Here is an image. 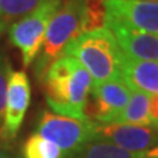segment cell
I'll use <instances>...</instances> for the list:
<instances>
[{"label": "cell", "mask_w": 158, "mask_h": 158, "mask_svg": "<svg viewBox=\"0 0 158 158\" xmlns=\"http://www.w3.org/2000/svg\"><path fill=\"white\" fill-rule=\"evenodd\" d=\"M106 8L103 0H63L59 11L48 27L42 46L33 62L38 81L49 66L63 54L69 42L79 34L104 27Z\"/></svg>", "instance_id": "obj_1"}, {"label": "cell", "mask_w": 158, "mask_h": 158, "mask_svg": "<svg viewBox=\"0 0 158 158\" xmlns=\"http://www.w3.org/2000/svg\"><path fill=\"white\" fill-rule=\"evenodd\" d=\"M94 81L75 58L62 54L46 70L42 78L46 103L61 116L88 118L86 113Z\"/></svg>", "instance_id": "obj_2"}, {"label": "cell", "mask_w": 158, "mask_h": 158, "mask_svg": "<svg viewBox=\"0 0 158 158\" xmlns=\"http://www.w3.org/2000/svg\"><path fill=\"white\" fill-rule=\"evenodd\" d=\"M63 54L75 58L88 71L94 83L121 77L124 53L106 27L79 34L66 45Z\"/></svg>", "instance_id": "obj_3"}, {"label": "cell", "mask_w": 158, "mask_h": 158, "mask_svg": "<svg viewBox=\"0 0 158 158\" xmlns=\"http://www.w3.org/2000/svg\"><path fill=\"white\" fill-rule=\"evenodd\" d=\"M62 3L63 0H45L37 9L9 25V41L21 52L24 67L34 62L42 46L49 24L59 11Z\"/></svg>", "instance_id": "obj_4"}, {"label": "cell", "mask_w": 158, "mask_h": 158, "mask_svg": "<svg viewBox=\"0 0 158 158\" xmlns=\"http://www.w3.org/2000/svg\"><path fill=\"white\" fill-rule=\"evenodd\" d=\"M36 133L61 148L66 157H77L88 142L94 141L95 121L90 117L79 120L44 111Z\"/></svg>", "instance_id": "obj_5"}, {"label": "cell", "mask_w": 158, "mask_h": 158, "mask_svg": "<svg viewBox=\"0 0 158 158\" xmlns=\"http://www.w3.org/2000/svg\"><path fill=\"white\" fill-rule=\"evenodd\" d=\"M131 94L132 88L123 77L94 83L90 94L94 98L91 120L100 124L115 123L127 108Z\"/></svg>", "instance_id": "obj_6"}, {"label": "cell", "mask_w": 158, "mask_h": 158, "mask_svg": "<svg viewBox=\"0 0 158 158\" xmlns=\"http://www.w3.org/2000/svg\"><path fill=\"white\" fill-rule=\"evenodd\" d=\"M106 17L158 36V0H103Z\"/></svg>", "instance_id": "obj_7"}, {"label": "cell", "mask_w": 158, "mask_h": 158, "mask_svg": "<svg viewBox=\"0 0 158 158\" xmlns=\"http://www.w3.org/2000/svg\"><path fill=\"white\" fill-rule=\"evenodd\" d=\"M94 141H107L129 152L145 153L158 148V131L140 125L95 121Z\"/></svg>", "instance_id": "obj_8"}, {"label": "cell", "mask_w": 158, "mask_h": 158, "mask_svg": "<svg viewBox=\"0 0 158 158\" xmlns=\"http://www.w3.org/2000/svg\"><path fill=\"white\" fill-rule=\"evenodd\" d=\"M31 103V83L27 73L12 71L8 79L6 112L0 128V137L13 140L20 131Z\"/></svg>", "instance_id": "obj_9"}, {"label": "cell", "mask_w": 158, "mask_h": 158, "mask_svg": "<svg viewBox=\"0 0 158 158\" xmlns=\"http://www.w3.org/2000/svg\"><path fill=\"white\" fill-rule=\"evenodd\" d=\"M104 27L113 33L118 46L128 57L158 62V36L129 28L108 17H106Z\"/></svg>", "instance_id": "obj_10"}, {"label": "cell", "mask_w": 158, "mask_h": 158, "mask_svg": "<svg viewBox=\"0 0 158 158\" xmlns=\"http://www.w3.org/2000/svg\"><path fill=\"white\" fill-rule=\"evenodd\" d=\"M121 77L133 90L158 95V62L138 61L124 54Z\"/></svg>", "instance_id": "obj_11"}, {"label": "cell", "mask_w": 158, "mask_h": 158, "mask_svg": "<svg viewBox=\"0 0 158 158\" xmlns=\"http://www.w3.org/2000/svg\"><path fill=\"white\" fill-rule=\"evenodd\" d=\"M148 152L135 153L107 141H91L77 154L78 158H146Z\"/></svg>", "instance_id": "obj_12"}, {"label": "cell", "mask_w": 158, "mask_h": 158, "mask_svg": "<svg viewBox=\"0 0 158 158\" xmlns=\"http://www.w3.org/2000/svg\"><path fill=\"white\" fill-rule=\"evenodd\" d=\"M23 158H66V154L52 141L33 133L23 145Z\"/></svg>", "instance_id": "obj_13"}, {"label": "cell", "mask_w": 158, "mask_h": 158, "mask_svg": "<svg viewBox=\"0 0 158 158\" xmlns=\"http://www.w3.org/2000/svg\"><path fill=\"white\" fill-rule=\"evenodd\" d=\"M45 0H0V19L11 24L37 9Z\"/></svg>", "instance_id": "obj_14"}, {"label": "cell", "mask_w": 158, "mask_h": 158, "mask_svg": "<svg viewBox=\"0 0 158 158\" xmlns=\"http://www.w3.org/2000/svg\"><path fill=\"white\" fill-rule=\"evenodd\" d=\"M11 73H12V69H11V65H9L7 57L3 53H0V128H2L4 112H6L8 79H9Z\"/></svg>", "instance_id": "obj_15"}, {"label": "cell", "mask_w": 158, "mask_h": 158, "mask_svg": "<svg viewBox=\"0 0 158 158\" xmlns=\"http://www.w3.org/2000/svg\"><path fill=\"white\" fill-rule=\"evenodd\" d=\"M146 128L158 131V95L148 94V100L145 107Z\"/></svg>", "instance_id": "obj_16"}, {"label": "cell", "mask_w": 158, "mask_h": 158, "mask_svg": "<svg viewBox=\"0 0 158 158\" xmlns=\"http://www.w3.org/2000/svg\"><path fill=\"white\" fill-rule=\"evenodd\" d=\"M0 158H12V156L4 149V148L0 146Z\"/></svg>", "instance_id": "obj_17"}, {"label": "cell", "mask_w": 158, "mask_h": 158, "mask_svg": "<svg viewBox=\"0 0 158 158\" xmlns=\"http://www.w3.org/2000/svg\"><path fill=\"white\" fill-rule=\"evenodd\" d=\"M8 25H7V24L6 23H4L3 21V20L2 19H0V37H2V34H3V32L4 31H6V28H7Z\"/></svg>", "instance_id": "obj_18"}, {"label": "cell", "mask_w": 158, "mask_h": 158, "mask_svg": "<svg viewBox=\"0 0 158 158\" xmlns=\"http://www.w3.org/2000/svg\"><path fill=\"white\" fill-rule=\"evenodd\" d=\"M150 158H158V156H156V157H150Z\"/></svg>", "instance_id": "obj_19"}]
</instances>
